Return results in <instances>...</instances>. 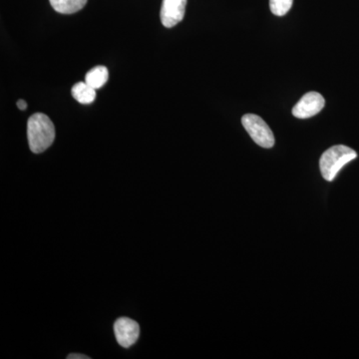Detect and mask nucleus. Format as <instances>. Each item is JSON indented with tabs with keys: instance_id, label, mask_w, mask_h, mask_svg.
I'll return each mask as SVG.
<instances>
[{
	"instance_id": "nucleus-1",
	"label": "nucleus",
	"mask_w": 359,
	"mask_h": 359,
	"mask_svg": "<svg viewBox=\"0 0 359 359\" xmlns=\"http://www.w3.org/2000/svg\"><path fill=\"white\" fill-rule=\"evenodd\" d=\"M27 138L34 154H40L50 147L55 139V128L48 116L35 113L28 119Z\"/></svg>"
},
{
	"instance_id": "nucleus-2",
	"label": "nucleus",
	"mask_w": 359,
	"mask_h": 359,
	"mask_svg": "<svg viewBox=\"0 0 359 359\" xmlns=\"http://www.w3.org/2000/svg\"><path fill=\"white\" fill-rule=\"evenodd\" d=\"M358 158L355 151L344 145L332 146L327 149L320 160V168L323 178L334 181L337 173L349 162Z\"/></svg>"
},
{
	"instance_id": "nucleus-3",
	"label": "nucleus",
	"mask_w": 359,
	"mask_h": 359,
	"mask_svg": "<svg viewBox=\"0 0 359 359\" xmlns=\"http://www.w3.org/2000/svg\"><path fill=\"white\" fill-rule=\"evenodd\" d=\"M242 124L257 145L263 148H271L275 145L273 132L259 116L245 114L243 116Z\"/></svg>"
},
{
	"instance_id": "nucleus-4",
	"label": "nucleus",
	"mask_w": 359,
	"mask_h": 359,
	"mask_svg": "<svg viewBox=\"0 0 359 359\" xmlns=\"http://www.w3.org/2000/svg\"><path fill=\"white\" fill-rule=\"evenodd\" d=\"M325 100L318 92H309L302 97L301 100L292 108V115L299 119L313 117L323 109Z\"/></svg>"
},
{
	"instance_id": "nucleus-5",
	"label": "nucleus",
	"mask_w": 359,
	"mask_h": 359,
	"mask_svg": "<svg viewBox=\"0 0 359 359\" xmlns=\"http://www.w3.org/2000/svg\"><path fill=\"white\" fill-rule=\"evenodd\" d=\"M114 334L118 344L125 348L133 346L140 335V327L137 321L128 318H120L115 321Z\"/></svg>"
},
{
	"instance_id": "nucleus-6",
	"label": "nucleus",
	"mask_w": 359,
	"mask_h": 359,
	"mask_svg": "<svg viewBox=\"0 0 359 359\" xmlns=\"http://www.w3.org/2000/svg\"><path fill=\"white\" fill-rule=\"evenodd\" d=\"M187 0H163L160 18L162 25L172 28L184 20Z\"/></svg>"
},
{
	"instance_id": "nucleus-7",
	"label": "nucleus",
	"mask_w": 359,
	"mask_h": 359,
	"mask_svg": "<svg viewBox=\"0 0 359 359\" xmlns=\"http://www.w3.org/2000/svg\"><path fill=\"white\" fill-rule=\"evenodd\" d=\"M109 79V72L105 66H96L87 72L85 82L95 90L102 88Z\"/></svg>"
},
{
	"instance_id": "nucleus-8",
	"label": "nucleus",
	"mask_w": 359,
	"mask_h": 359,
	"mask_svg": "<svg viewBox=\"0 0 359 359\" xmlns=\"http://www.w3.org/2000/svg\"><path fill=\"white\" fill-rule=\"evenodd\" d=\"M73 98L80 104H91L96 98V90L92 88L86 82H79L71 89Z\"/></svg>"
},
{
	"instance_id": "nucleus-9",
	"label": "nucleus",
	"mask_w": 359,
	"mask_h": 359,
	"mask_svg": "<svg viewBox=\"0 0 359 359\" xmlns=\"http://www.w3.org/2000/svg\"><path fill=\"white\" fill-rule=\"evenodd\" d=\"M52 8L58 13L72 14L81 11L87 0H49Z\"/></svg>"
},
{
	"instance_id": "nucleus-10",
	"label": "nucleus",
	"mask_w": 359,
	"mask_h": 359,
	"mask_svg": "<svg viewBox=\"0 0 359 359\" xmlns=\"http://www.w3.org/2000/svg\"><path fill=\"white\" fill-rule=\"evenodd\" d=\"M294 0H269L271 13L276 16L285 15L292 8Z\"/></svg>"
},
{
	"instance_id": "nucleus-11",
	"label": "nucleus",
	"mask_w": 359,
	"mask_h": 359,
	"mask_svg": "<svg viewBox=\"0 0 359 359\" xmlns=\"http://www.w3.org/2000/svg\"><path fill=\"white\" fill-rule=\"evenodd\" d=\"M67 359H90V358L84 354L71 353L67 356Z\"/></svg>"
},
{
	"instance_id": "nucleus-12",
	"label": "nucleus",
	"mask_w": 359,
	"mask_h": 359,
	"mask_svg": "<svg viewBox=\"0 0 359 359\" xmlns=\"http://www.w3.org/2000/svg\"><path fill=\"white\" fill-rule=\"evenodd\" d=\"M18 109L25 111L26 108H27V103H26V101L23 100V99H20V100L18 101Z\"/></svg>"
}]
</instances>
